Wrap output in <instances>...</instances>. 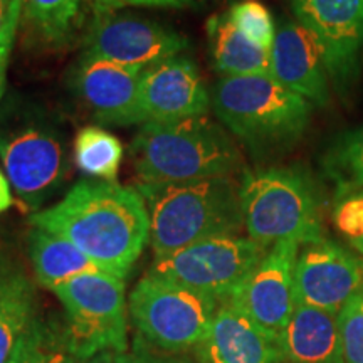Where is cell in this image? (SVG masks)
Masks as SVG:
<instances>
[{"instance_id":"1","label":"cell","mask_w":363,"mask_h":363,"mask_svg":"<svg viewBox=\"0 0 363 363\" xmlns=\"http://www.w3.org/2000/svg\"><path fill=\"white\" fill-rule=\"evenodd\" d=\"M30 224L67 239L99 269L123 279L150 240L148 208L138 190L98 179L72 185Z\"/></svg>"},{"instance_id":"2","label":"cell","mask_w":363,"mask_h":363,"mask_svg":"<svg viewBox=\"0 0 363 363\" xmlns=\"http://www.w3.org/2000/svg\"><path fill=\"white\" fill-rule=\"evenodd\" d=\"M131 158L138 184H189L246 172L233 136L206 115L143 123Z\"/></svg>"},{"instance_id":"3","label":"cell","mask_w":363,"mask_h":363,"mask_svg":"<svg viewBox=\"0 0 363 363\" xmlns=\"http://www.w3.org/2000/svg\"><path fill=\"white\" fill-rule=\"evenodd\" d=\"M0 162L17 197L33 211L51 199L69 175V150L62 121L34 99L0 103Z\"/></svg>"},{"instance_id":"4","label":"cell","mask_w":363,"mask_h":363,"mask_svg":"<svg viewBox=\"0 0 363 363\" xmlns=\"http://www.w3.org/2000/svg\"><path fill=\"white\" fill-rule=\"evenodd\" d=\"M135 189L147 203L155 257L170 256L203 239L239 234L244 227L235 177L174 185L138 184Z\"/></svg>"},{"instance_id":"5","label":"cell","mask_w":363,"mask_h":363,"mask_svg":"<svg viewBox=\"0 0 363 363\" xmlns=\"http://www.w3.org/2000/svg\"><path fill=\"white\" fill-rule=\"evenodd\" d=\"M217 118L254 157L293 148L306 133L313 104L271 76L220 78L211 93Z\"/></svg>"},{"instance_id":"6","label":"cell","mask_w":363,"mask_h":363,"mask_svg":"<svg viewBox=\"0 0 363 363\" xmlns=\"http://www.w3.org/2000/svg\"><path fill=\"white\" fill-rule=\"evenodd\" d=\"M244 227L264 247L283 240L299 246L325 239L323 203L316 182L298 167L246 170L239 177Z\"/></svg>"},{"instance_id":"7","label":"cell","mask_w":363,"mask_h":363,"mask_svg":"<svg viewBox=\"0 0 363 363\" xmlns=\"http://www.w3.org/2000/svg\"><path fill=\"white\" fill-rule=\"evenodd\" d=\"M65 306L66 343L76 360L128 350L125 279L96 271L76 276L52 291Z\"/></svg>"},{"instance_id":"8","label":"cell","mask_w":363,"mask_h":363,"mask_svg":"<svg viewBox=\"0 0 363 363\" xmlns=\"http://www.w3.org/2000/svg\"><path fill=\"white\" fill-rule=\"evenodd\" d=\"M219 306L214 298L147 272L130 294L128 313L153 347L185 353L202 343Z\"/></svg>"},{"instance_id":"9","label":"cell","mask_w":363,"mask_h":363,"mask_svg":"<svg viewBox=\"0 0 363 363\" xmlns=\"http://www.w3.org/2000/svg\"><path fill=\"white\" fill-rule=\"evenodd\" d=\"M267 251L251 238L217 235L170 256L155 257L148 274L174 281L224 305Z\"/></svg>"},{"instance_id":"10","label":"cell","mask_w":363,"mask_h":363,"mask_svg":"<svg viewBox=\"0 0 363 363\" xmlns=\"http://www.w3.org/2000/svg\"><path fill=\"white\" fill-rule=\"evenodd\" d=\"M187 48V39L160 22L118 13L94 11L84 35V52L116 65L147 69Z\"/></svg>"},{"instance_id":"11","label":"cell","mask_w":363,"mask_h":363,"mask_svg":"<svg viewBox=\"0 0 363 363\" xmlns=\"http://www.w3.org/2000/svg\"><path fill=\"white\" fill-rule=\"evenodd\" d=\"M296 21L320 44L328 76L348 88L360 72L363 0H289Z\"/></svg>"},{"instance_id":"12","label":"cell","mask_w":363,"mask_h":363,"mask_svg":"<svg viewBox=\"0 0 363 363\" xmlns=\"http://www.w3.org/2000/svg\"><path fill=\"white\" fill-rule=\"evenodd\" d=\"M299 247L293 240H283L269 247L266 256L233 293L227 305L281 337L296 310L294 267Z\"/></svg>"},{"instance_id":"13","label":"cell","mask_w":363,"mask_h":363,"mask_svg":"<svg viewBox=\"0 0 363 363\" xmlns=\"http://www.w3.org/2000/svg\"><path fill=\"white\" fill-rule=\"evenodd\" d=\"M143 69L116 65L83 52L69 81L76 96L103 125L130 126L145 123L142 111Z\"/></svg>"},{"instance_id":"14","label":"cell","mask_w":363,"mask_h":363,"mask_svg":"<svg viewBox=\"0 0 363 363\" xmlns=\"http://www.w3.org/2000/svg\"><path fill=\"white\" fill-rule=\"evenodd\" d=\"M363 291V261L328 239L299 251L294 267L296 305L338 315L350 299Z\"/></svg>"},{"instance_id":"15","label":"cell","mask_w":363,"mask_h":363,"mask_svg":"<svg viewBox=\"0 0 363 363\" xmlns=\"http://www.w3.org/2000/svg\"><path fill=\"white\" fill-rule=\"evenodd\" d=\"M143 121H172L207 115L211 94L192 59L179 54L143 69Z\"/></svg>"},{"instance_id":"16","label":"cell","mask_w":363,"mask_h":363,"mask_svg":"<svg viewBox=\"0 0 363 363\" xmlns=\"http://www.w3.org/2000/svg\"><path fill=\"white\" fill-rule=\"evenodd\" d=\"M271 78L315 106L330 103V76L315 35L298 21L281 19L271 48Z\"/></svg>"},{"instance_id":"17","label":"cell","mask_w":363,"mask_h":363,"mask_svg":"<svg viewBox=\"0 0 363 363\" xmlns=\"http://www.w3.org/2000/svg\"><path fill=\"white\" fill-rule=\"evenodd\" d=\"M197 348L202 363H286L281 337L227 303Z\"/></svg>"},{"instance_id":"18","label":"cell","mask_w":363,"mask_h":363,"mask_svg":"<svg viewBox=\"0 0 363 363\" xmlns=\"http://www.w3.org/2000/svg\"><path fill=\"white\" fill-rule=\"evenodd\" d=\"M281 342L286 363H345L335 313L296 305Z\"/></svg>"},{"instance_id":"19","label":"cell","mask_w":363,"mask_h":363,"mask_svg":"<svg viewBox=\"0 0 363 363\" xmlns=\"http://www.w3.org/2000/svg\"><path fill=\"white\" fill-rule=\"evenodd\" d=\"M35 321V289L26 271L0 254V363H7Z\"/></svg>"},{"instance_id":"20","label":"cell","mask_w":363,"mask_h":363,"mask_svg":"<svg viewBox=\"0 0 363 363\" xmlns=\"http://www.w3.org/2000/svg\"><path fill=\"white\" fill-rule=\"evenodd\" d=\"M207 35L212 65L222 78L269 76L271 51L247 39L227 13H217L207 21Z\"/></svg>"},{"instance_id":"21","label":"cell","mask_w":363,"mask_h":363,"mask_svg":"<svg viewBox=\"0 0 363 363\" xmlns=\"http://www.w3.org/2000/svg\"><path fill=\"white\" fill-rule=\"evenodd\" d=\"M29 257L38 283L51 291L76 276L103 271L69 240L40 227L29 234Z\"/></svg>"},{"instance_id":"22","label":"cell","mask_w":363,"mask_h":363,"mask_svg":"<svg viewBox=\"0 0 363 363\" xmlns=\"http://www.w3.org/2000/svg\"><path fill=\"white\" fill-rule=\"evenodd\" d=\"M84 0H22V19L48 45L61 48L83 21Z\"/></svg>"},{"instance_id":"23","label":"cell","mask_w":363,"mask_h":363,"mask_svg":"<svg viewBox=\"0 0 363 363\" xmlns=\"http://www.w3.org/2000/svg\"><path fill=\"white\" fill-rule=\"evenodd\" d=\"M123 160L120 140L101 126H84L74 138V162L83 174L115 182Z\"/></svg>"},{"instance_id":"24","label":"cell","mask_w":363,"mask_h":363,"mask_svg":"<svg viewBox=\"0 0 363 363\" xmlns=\"http://www.w3.org/2000/svg\"><path fill=\"white\" fill-rule=\"evenodd\" d=\"M323 170L337 187V197L363 189V126L345 131L323 157Z\"/></svg>"},{"instance_id":"25","label":"cell","mask_w":363,"mask_h":363,"mask_svg":"<svg viewBox=\"0 0 363 363\" xmlns=\"http://www.w3.org/2000/svg\"><path fill=\"white\" fill-rule=\"evenodd\" d=\"M66 338L57 342L38 320L27 330L7 363H74Z\"/></svg>"},{"instance_id":"26","label":"cell","mask_w":363,"mask_h":363,"mask_svg":"<svg viewBox=\"0 0 363 363\" xmlns=\"http://www.w3.org/2000/svg\"><path fill=\"white\" fill-rule=\"evenodd\" d=\"M227 16L247 39L271 51L272 43H274L276 27L271 12L262 4L256 2V0L233 4Z\"/></svg>"},{"instance_id":"27","label":"cell","mask_w":363,"mask_h":363,"mask_svg":"<svg viewBox=\"0 0 363 363\" xmlns=\"http://www.w3.org/2000/svg\"><path fill=\"white\" fill-rule=\"evenodd\" d=\"M338 328L345 363H363V291L340 310Z\"/></svg>"},{"instance_id":"28","label":"cell","mask_w":363,"mask_h":363,"mask_svg":"<svg viewBox=\"0 0 363 363\" xmlns=\"http://www.w3.org/2000/svg\"><path fill=\"white\" fill-rule=\"evenodd\" d=\"M333 222L350 242L363 239V190L338 199L333 211Z\"/></svg>"},{"instance_id":"29","label":"cell","mask_w":363,"mask_h":363,"mask_svg":"<svg viewBox=\"0 0 363 363\" xmlns=\"http://www.w3.org/2000/svg\"><path fill=\"white\" fill-rule=\"evenodd\" d=\"M116 363H197L185 353H172L153 347L143 337H136L131 350L118 353Z\"/></svg>"},{"instance_id":"30","label":"cell","mask_w":363,"mask_h":363,"mask_svg":"<svg viewBox=\"0 0 363 363\" xmlns=\"http://www.w3.org/2000/svg\"><path fill=\"white\" fill-rule=\"evenodd\" d=\"M22 21V0H13L9 19L0 30V103L6 98L7 89V69L11 54L17 39V29H19Z\"/></svg>"},{"instance_id":"31","label":"cell","mask_w":363,"mask_h":363,"mask_svg":"<svg viewBox=\"0 0 363 363\" xmlns=\"http://www.w3.org/2000/svg\"><path fill=\"white\" fill-rule=\"evenodd\" d=\"M93 11H116L128 6H148V7H169V0H88ZM172 7V6H170Z\"/></svg>"},{"instance_id":"32","label":"cell","mask_w":363,"mask_h":363,"mask_svg":"<svg viewBox=\"0 0 363 363\" xmlns=\"http://www.w3.org/2000/svg\"><path fill=\"white\" fill-rule=\"evenodd\" d=\"M13 203V197H12V185L9 177L0 170V214L2 212L9 211Z\"/></svg>"},{"instance_id":"33","label":"cell","mask_w":363,"mask_h":363,"mask_svg":"<svg viewBox=\"0 0 363 363\" xmlns=\"http://www.w3.org/2000/svg\"><path fill=\"white\" fill-rule=\"evenodd\" d=\"M116 355L118 353L115 352H101L89 358H81L74 363H116Z\"/></svg>"},{"instance_id":"34","label":"cell","mask_w":363,"mask_h":363,"mask_svg":"<svg viewBox=\"0 0 363 363\" xmlns=\"http://www.w3.org/2000/svg\"><path fill=\"white\" fill-rule=\"evenodd\" d=\"M13 0H0V30L4 29L6 22L9 19V13H11Z\"/></svg>"},{"instance_id":"35","label":"cell","mask_w":363,"mask_h":363,"mask_svg":"<svg viewBox=\"0 0 363 363\" xmlns=\"http://www.w3.org/2000/svg\"><path fill=\"white\" fill-rule=\"evenodd\" d=\"M352 246L355 247L358 252L363 254V239H360V240H355V242H352Z\"/></svg>"},{"instance_id":"36","label":"cell","mask_w":363,"mask_h":363,"mask_svg":"<svg viewBox=\"0 0 363 363\" xmlns=\"http://www.w3.org/2000/svg\"><path fill=\"white\" fill-rule=\"evenodd\" d=\"M185 2H187V0H169V4L172 7H180V6H184Z\"/></svg>"}]
</instances>
